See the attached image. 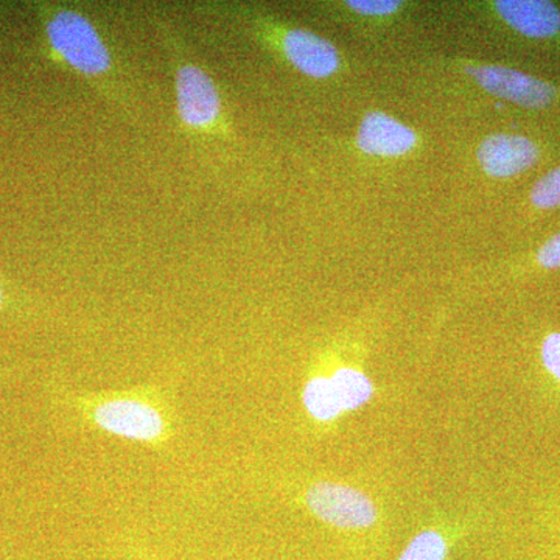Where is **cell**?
Segmentation results:
<instances>
[{"label": "cell", "instance_id": "obj_1", "mask_svg": "<svg viewBox=\"0 0 560 560\" xmlns=\"http://www.w3.org/2000/svg\"><path fill=\"white\" fill-rule=\"evenodd\" d=\"M44 31L51 50L73 72L113 94L116 58L98 25L84 11L57 7L44 20Z\"/></svg>", "mask_w": 560, "mask_h": 560}, {"label": "cell", "instance_id": "obj_2", "mask_svg": "<svg viewBox=\"0 0 560 560\" xmlns=\"http://www.w3.org/2000/svg\"><path fill=\"white\" fill-rule=\"evenodd\" d=\"M173 62L176 113L186 131L198 138H224L230 132L224 102L212 75L191 61L175 31L162 27Z\"/></svg>", "mask_w": 560, "mask_h": 560}, {"label": "cell", "instance_id": "obj_3", "mask_svg": "<svg viewBox=\"0 0 560 560\" xmlns=\"http://www.w3.org/2000/svg\"><path fill=\"white\" fill-rule=\"evenodd\" d=\"M250 27L265 46L276 50L287 65L313 80H326L341 69V54L331 40L307 28L293 27L256 13Z\"/></svg>", "mask_w": 560, "mask_h": 560}, {"label": "cell", "instance_id": "obj_4", "mask_svg": "<svg viewBox=\"0 0 560 560\" xmlns=\"http://www.w3.org/2000/svg\"><path fill=\"white\" fill-rule=\"evenodd\" d=\"M464 70L488 94L523 108H547L556 98L555 86L515 69L493 65H467Z\"/></svg>", "mask_w": 560, "mask_h": 560}, {"label": "cell", "instance_id": "obj_5", "mask_svg": "<svg viewBox=\"0 0 560 560\" xmlns=\"http://www.w3.org/2000/svg\"><path fill=\"white\" fill-rule=\"evenodd\" d=\"M307 503L320 521L338 528H368L377 521L374 503L348 486L319 482L308 490Z\"/></svg>", "mask_w": 560, "mask_h": 560}, {"label": "cell", "instance_id": "obj_6", "mask_svg": "<svg viewBox=\"0 0 560 560\" xmlns=\"http://www.w3.org/2000/svg\"><path fill=\"white\" fill-rule=\"evenodd\" d=\"M95 422L117 436L154 441L164 431V419L149 404L135 399H110L94 410Z\"/></svg>", "mask_w": 560, "mask_h": 560}, {"label": "cell", "instance_id": "obj_7", "mask_svg": "<svg viewBox=\"0 0 560 560\" xmlns=\"http://www.w3.org/2000/svg\"><path fill=\"white\" fill-rule=\"evenodd\" d=\"M539 147L533 140L504 132L482 140L477 151V160L482 171L492 178H511L529 171L539 161Z\"/></svg>", "mask_w": 560, "mask_h": 560}, {"label": "cell", "instance_id": "obj_8", "mask_svg": "<svg viewBox=\"0 0 560 560\" xmlns=\"http://www.w3.org/2000/svg\"><path fill=\"white\" fill-rule=\"evenodd\" d=\"M418 142L415 130L381 110L366 114L357 132V145L370 156H404L415 150Z\"/></svg>", "mask_w": 560, "mask_h": 560}, {"label": "cell", "instance_id": "obj_9", "mask_svg": "<svg viewBox=\"0 0 560 560\" xmlns=\"http://www.w3.org/2000/svg\"><path fill=\"white\" fill-rule=\"evenodd\" d=\"M493 11L508 27L526 38L545 39L560 32V10L545 0H499Z\"/></svg>", "mask_w": 560, "mask_h": 560}, {"label": "cell", "instance_id": "obj_10", "mask_svg": "<svg viewBox=\"0 0 560 560\" xmlns=\"http://www.w3.org/2000/svg\"><path fill=\"white\" fill-rule=\"evenodd\" d=\"M305 408L313 418L329 422L341 415L342 408L331 378L316 377L305 385L302 394Z\"/></svg>", "mask_w": 560, "mask_h": 560}, {"label": "cell", "instance_id": "obj_11", "mask_svg": "<svg viewBox=\"0 0 560 560\" xmlns=\"http://www.w3.org/2000/svg\"><path fill=\"white\" fill-rule=\"evenodd\" d=\"M331 382L337 389L342 411L363 407L374 393L370 378L363 372L348 370V368L335 372Z\"/></svg>", "mask_w": 560, "mask_h": 560}, {"label": "cell", "instance_id": "obj_12", "mask_svg": "<svg viewBox=\"0 0 560 560\" xmlns=\"http://www.w3.org/2000/svg\"><path fill=\"white\" fill-rule=\"evenodd\" d=\"M342 13L371 24H382L396 18L404 11L405 2L397 0H349V2L335 3Z\"/></svg>", "mask_w": 560, "mask_h": 560}, {"label": "cell", "instance_id": "obj_13", "mask_svg": "<svg viewBox=\"0 0 560 560\" xmlns=\"http://www.w3.org/2000/svg\"><path fill=\"white\" fill-rule=\"evenodd\" d=\"M447 556V545L436 530L420 533L401 552L399 560H444Z\"/></svg>", "mask_w": 560, "mask_h": 560}, {"label": "cell", "instance_id": "obj_14", "mask_svg": "<svg viewBox=\"0 0 560 560\" xmlns=\"http://www.w3.org/2000/svg\"><path fill=\"white\" fill-rule=\"evenodd\" d=\"M530 201L539 209H555L560 206V167L541 176L533 190Z\"/></svg>", "mask_w": 560, "mask_h": 560}, {"label": "cell", "instance_id": "obj_15", "mask_svg": "<svg viewBox=\"0 0 560 560\" xmlns=\"http://www.w3.org/2000/svg\"><path fill=\"white\" fill-rule=\"evenodd\" d=\"M541 360L545 368L560 382V334H551L541 346Z\"/></svg>", "mask_w": 560, "mask_h": 560}, {"label": "cell", "instance_id": "obj_16", "mask_svg": "<svg viewBox=\"0 0 560 560\" xmlns=\"http://www.w3.org/2000/svg\"><path fill=\"white\" fill-rule=\"evenodd\" d=\"M537 261L548 270L560 268V232L541 246L537 253Z\"/></svg>", "mask_w": 560, "mask_h": 560}, {"label": "cell", "instance_id": "obj_17", "mask_svg": "<svg viewBox=\"0 0 560 560\" xmlns=\"http://www.w3.org/2000/svg\"><path fill=\"white\" fill-rule=\"evenodd\" d=\"M0 304H2V289H0Z\"/></svg>", "mask_w": 560, "mask_h": 560}]
</instances>
